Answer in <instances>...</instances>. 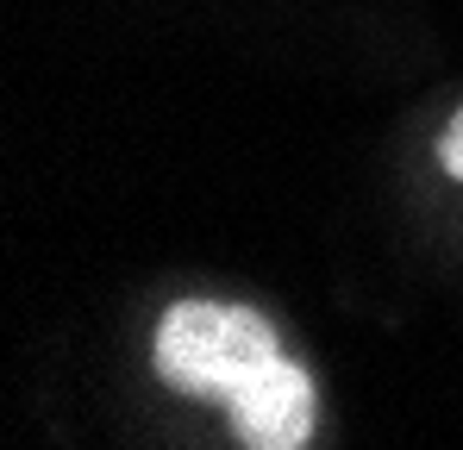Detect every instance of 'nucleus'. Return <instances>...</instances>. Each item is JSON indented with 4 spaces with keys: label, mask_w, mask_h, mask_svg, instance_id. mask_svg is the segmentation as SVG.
Masks as SVG:
<instances>
[{
    "label": "nucleus",
    "mask_w": 463,
    "mask_h": 450,
    "mask_svg": "<svg viewBox=\"0 0 463 450\" xmlns=\"http://www.w3.org/2000/svg\"><path fill=\"white\" fill-rule=\"evenodd\" d=\"M439 163H445L451 175H463V113L445 126V138H439Z\"/></svg>",
    "instance_id": "nucleus-2"
},
{
    "label": "nucleus",
    "mask_w": 463,
    "mask_h": 450,
    "mask_svg": "<svg viewBox=\"0 0 463 450\" xmlns=\"http://www.w3.org/2000/svg\"><path fill=\"white\" fill-rule=\"evenodd\" d=\"M156 375L220 400L250 450H301L313 438V381L282 357L263 313L226 300H175L156 325Z\"/></svg>",
    "instance_id": "nucleus-1"
}]
</instances>
